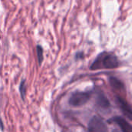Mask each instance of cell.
Returning a JSON list of instances; mask_svg holds the SVG:
<instances>
[{"mask_svg":"<svg viewBox=\"0 0 132 132\" xmlns=\"http://www.w3.org/2000/svg\"><path fill=\"white\" fill-rule=\"evenodd\" d=\"M119 66L117 56L112 53L104 52L100 53L90 66V70H96L100 69H114Z\"/></svg>","mask_w":132,"mask_h":132,"instance_id":"1","label":"cell"},{"mask_svg":"<svg viewBox=\"0 0 132 132\" xmlns=\"http://www.w3.org/2000/svg\"><path fill=\"white\" fill-rule=\"evenodd\" d=\"M90 97V94L89 92L77 91L70 96L69 99V104L73 107H80L87 104Z\"/></svg>","mask_w":132,"mask_h":132,"instance_id":"2","label":"cell"},{"mask_svg":"<svg viewBox=\"0 0 132 132\" xmlns=\"http://www.w3.org/2000/svg\"><path fill=\"white\" fill-rule=\"evenodd\" d=\"M89 132H108V127L104 121L98 116H94L88 125Z\"/></svg>","mask_w":132,"mask_h":132,"instance_id":"3","label":"cell"},{"mask_svg":"<svg viewBox=\"0 0 132 132\" xmlns=\"http://www.w3.org/2000/svg\"><path fill=\"white\" fill-rule=\"evenodd\" d=\"M116 101H117V103L119 105V108L121 110L122 113L129 120L132 121V108L129 105V104L127 101H125L123 98H121V97H117Z\"/></svg>","mask_w":132,"mask_h":132,"instance_id":"4","label":"cell"},{"mask_svg":"<svg viewBox=\"0 0 132 132\" xmlns=\"http://www.w3.org/2000/svg\"><path fill=\"white\" fill-rule=\"evenodd\" d=\"M111 121L116 123L122 132H132V126L122 117H114L111 119Z\"/></svg>","mask_w":132,"mask_h":132,"instance_id":"5","label":"cell"},{"mask_svg":"<svg viewBox=\"0 0 132 132\" xmlns=\"http://www.w3.org/2000/svg\"><path fill=\"white\" fill-rule=\"evenodd\" d=\"M96 102L97 104L101 107V108L104 109H108L110 108V101L108 99V97L101 92L98 93L97 94V98H96Z\"/></svg>","mask_w":132,"mask_h":132,"instance_id":"6","label":"cell"},{"mask_svg":"<svg viewBox=\"0 0 132 132\" xmlns=\"http://www.w3.org/2000/svg\"><path fill=\"white\" fill-rule=\"evenodd\" d=\"M109 81H110V84L112 87V88L114 90H124L125 89V86L123 84V83L118 80L116 77H111L109 78Z\"/></svg>","mask_w":132,"mask_h":132,"instance_id":"7","label":"cell"},{"mask_svg":"<svg viewBox=\"0 0 132 132\" xmlns=\"http://www.w3.org/2000/svg\"><path fill=\"white\" fill-rule=\"evenodd\" d=\"M43 49L41 46H37V56H38V60H39V63L41 64L43 60Z\"/></svg>","mask_w":132,"mask_h":132,"instance_id":"8","label":"cell"},{"mask_svg":"<svg viewBox=\"0 0 132 132\" xmlns=\"http://www.w3.org/2000/svg\"><path fill=\"white\" fill-rule=\"evenodd\" d=\"M19 90H20V93H21V96L22 97V99H24V96L26 94V84H25V82L22 81L19 86Z\"/></svg>","mask_w":132,"mask_h":132,"instance_id":"9","label":"cell"},{"mask_svg":"<svg viewBox=\"0 0 132 132\" xmlns=\"http://www.w3.org/2000/svg\"><path fill=\"white\" fill-rule=\"evenodd\" d=\"M113 132H120V131H119L118 130H116V129H115V130H114V131H113Z\"/></svg>","mask_w":132,"mask_h":132,"instance_id":"10","label":"cell"}]
</instances>
